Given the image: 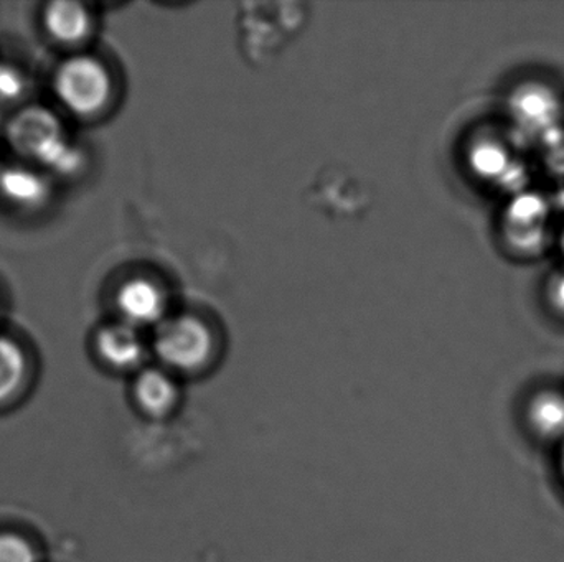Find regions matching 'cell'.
Segmentation results:
<instances>
[{
    "label": "cell",
    "instance_id": "1",
    "mask_svg": "<svg viewBox=\"0 0 564 562\" xmlns=\"http://www.w3.org/2000/svg\"><path fill=\"white\" fill-rule=\"evenodd\" d=\"M56 98L79 118H93L108 106L112 81L101 59L76 55L65 59L53 79Z\"/></svg>",
    "mask_w": 564,
    "mask_h": 562
},
{
    "label": "cell",
    "instance_id": "2",
    "mask_svg": "<svg viewBox=\"0 0 564 562\" xmlns=\"http://www.w3.org/2000/svg\"><path fill=\"white\" fill-rule=\"evenodd\" d=\"M154 350L165 370L174 375L204 372L214 359V335L195 317H174L158 326Z\"/></svg>",
    "mask_w": 564,
    "mask_h": 562
},
{
    "label": "cell",
    "instance_id": "3",
    "mask_svg": "<svg viewBox=\"0 0 564 562\" xmlns=\"http://www.w3.org/2000/svg\"><path fill=\"white\" fill-rule=\"evenodd\" d=\"M116 307L121 313L122 322L139 329L152 323L161 326L164 322L167 300L158 284L144 277H135L119 287Z\"/></svg>",
    "mask_w": 564,
    "mask_h": 562
},
{
    "label": "cell",
    "instance_id": "4",
    "mask_svg": "<svg viewBox=\"0 0 564 562\" xmlns=\"http://www.w3.org/2000/svg\"><path fill=\"white\" fill-rule=\"evenodd\" d=\"M174 373L162 368H144L139 373L132 388L135 405L152 419H164L174 415L181 406L182 389Z\"/></svg>",
    "mask_w": 564,
    "mask_h": 562
},
{
    "label": "cell",
    "instance_id": "5",
    "mask_svg": "<svg viewBox=\"0 0 564 562\" xmlns=\"http://www.w3.org/2000/svg\"><path fill=\"white\" fill-rule=\"evenodd\" d=\"M99 359L119 372L139 368L145 359V345L139 329L126 322L108 323L96 335Z\"/></svg>",
    "mask_w": 564,
    "mask_h": 562
},
{
    "label": "cell",
    "instance_id": "6",
    "mask_svg": "<svg viewBox=\"0 0 564 562\" xmlns=\"http://www.w3.org/2000/svg\"><path fill=\"white\" fill-rule=\"evenodd\" d=\"M10 137L17 151L35 155V157L48 155L53 148L62 145L59 128L55 119L40 109H30L19 115L10 129Z\"/></svg>",
    "mask_w": 564,
    "mask_h": 562
},
{
    "label": "cell",
    "instance_id": "7",
    "mask_svg": "<svg viewBox=\"0 0 564 562\" xmlns=\"http://www.w3.org/2000/svg\"><path fill=\"white\" fill-rule=\"evenodd\" d=\"M46 33L63 45H75L88 36L91 16L83 3L58 0L48 3L43 12Z\"/></svg>",
    "mask_w": 564,
    "mask_h": 562
},
{
    "label": "cell",
    "instance_id": "8",
    "mask_svg": "<svg viewBox=\"0 0 564 562\" xmlns=\"http://www.w3.org/2000/svg\"><path fill=\"white\" fill-rule=\"evenodd\" d=\"M525 416L536 438L564 442V393L540 392L527 405Z\"/></svg>",
    "mask_w": 564,
    "mask_h": 562
},
{
    "label": "cell",
    "instance_id": "9",
    "mask_svg": "<svg viewBox=\"0 0 564 562\" xmlns=\"http://www.w3.org/2000/svg\"><path fill=\"white\" fill-rule=\"evenodd\" d=\"M26 376L22 346L9 337H0V405L12 398Z\"/></svg>",
    "mask_w": 564,
    "mask_h": 562
},
{
    "label": "cell",
    "instance_id": "10",
    "mask_svg": "<svg viewBox=\"0 0 564 562\" xmlns=\"http://www.w3.org/2000/svg\"><path fill=\"white\" fill-rule=\"evenodd\" d=\"M517 115L527 125H545L552 122L555 104L546 92L525 91L516 102Z\"/></svg>",
    "mask_w": 564,
    "mask_h": 562
},
{
    "label": "cell",
    "instance_id": "11",
    "mask_svg": "<svg viewBox=\"0 0 564 562\" xmlns=\"http://www.w3.org/2000/svg\"><path fill=\"white\" fill-rule=\"evenodd\" d=\"M470 165L480 177L496 178L507 168V155L494 142H480L470 152Z\"/></svg>",
    "mask_w": 564,
    "mask_h": 562
},
{
    "label": "cell",
    "instance_id": "12",
    "mask_svg": "<svg viewBox=\"0 0 564 562\" xmlns=\"http://www.w3.org/2000/svg\"><path fill=\"white\" fill-rule=\"evenodd\" d=\"M2 188L10 200L25 203H33L43 195L42 181L29 170H9V174L3 175Z\"/></svg>",
    "mask_w": 564,
    "mask_h": 562
},
{
    "label": "cell",
    "instance_id": "13",
    "mask_svg": "<svg viewBox=\"0 0 564 562\" xmlns=\"http://www.w3.org/2000/svg\"><path fill=\"white\" fill-rule=\"evenodd\" d=\"M0 562H36L29 541L19 535L0 533Z\"/></svg>",
    "mask_w": 564,
    "mask_h": 562
},
{
    "label": "cell",
    "instance_id": "14",
    "mask_svg": "<svg viewBox=\"0 0 564 562\" xmlns=\"http://www.w3.org/2000/svg\"><path fill=\"white\" fill-rule=\"evenodd\" d=\"M556 297H558L560 302L564 306V279L556 284Z\"/></svg>",
    "mask_w": 564,
    "mask_h": 562
},
{
    "label": "cell",
    "instance_id": "15",
    "mask_svg": "<svg viewBox=\"0 0 564 562\" xmlns=\"http://www.w3.org/2000/svg\"><path fill=\"white\" fill-rule=\"evenodd\" d=\"M563 445H564V442H563ZM562 462H563V474H564V449H563V458H562Z\"/></svg>",
    "mask_w": 564,
    "mask_h": 562
}]
</instances>
